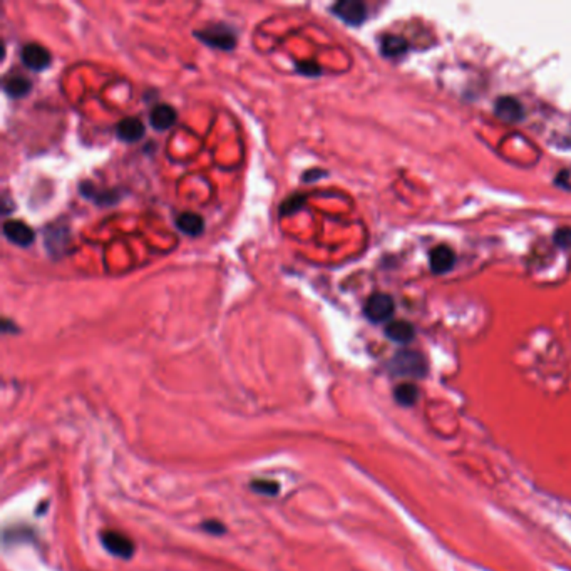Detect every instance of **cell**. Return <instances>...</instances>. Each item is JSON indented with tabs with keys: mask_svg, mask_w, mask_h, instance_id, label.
<instances>
[{
	"mask_svg": "<svg viewBox=\"0 0 571 571\" xmlns=\"http://www.w3.org/2000/svg\"><path fill=\"white\" fill-rule=\"evenodd\" d=\"M194 36L206 46L220 51H231L236 46V34L230 26H223V23L203 28L201 32H197Z\"/></svg>",
	"mask_w": 571,
	"mask_h": 571,
	"instance_id": "cell-1",
	"label": "cell"
},
{
	"mask_svg": "<svg viewBox=\"0 0 571 571\" xmlns=\"http://www.w3.org/2000/svg\"><path fill=\"white\" fill-rule=\"evenodd\" d=\"M390 370L404 377H422L426 374V362L417 352H399L390 362Z\"/></svg>",
	"mask_w": 571,
	"mask_h": 571,
	"instance_id": "cell-2",
	"label": "cell"
},
{
	"mask_svg": "<svg viewBox=\"0 0 571 571\" xmlns=\"http://www.w3.org/2000/svg\"><path fill=\"white\" fill-rule=\"evenodd\" d=\"M394 300L385 293H375L365 303V317L375 323L385 322L394 313Z\"/></svg>",
	"mask_w": 571,
	"mask_h": 571,
	"instance_id": "cell-3",
	"label": "cell"
},
{
	"mask_svg": "<svg viewBox=\"0 0 571 571\" xmlns=\"http://www.w3.org/2000/svg\"><path fill=\"white\" fill-rule=\"evenodd\" d=\"M332 12L349 26H360L367 19V7L359 0H342L332 7Z\"/></svg>",
	"mask_w": 571,
	"mask_h": 571,
	"instance_id": "cell-4",
	"label": "cell"
},
{
	"mask_svg": "<svg viewBox=\"0 0 571 571\" xmlns=\"http://www.w3.org/2000/svg\"><path fill=\"white\" fill-rule=\"evenodd\" d=\"M101 541L109 553L119 558L130 560L135 555V545L126 535L117 531H104L101 535Z\"/></svg>",
	"mask_w": 571,
	"mask_h": 571,
	"instance_id": "cell-5",
	"label": "cell"
},
{
	"mask_svg": "<svg viewBox=\"0 0 571 571\" xmlns=\"http://www.w3.org/2000/svg\"><path fill=\"white\" fill-rule=\"evenodd\" d=\"M23 66L32 70H44L51 66V54L39 44H27L21 52Z\"/></svg>",
	"mask_w": 571,
	"mask_h": 571,
	"instance_id": "cell-6",
	"label": "cell"
},
{
	"mask_svg": "<svg viewBox=\"0 0 571 571\" xmlns=\"http://www.w3.org/2000/svg\"><path fill=\"white\" fill-rule=\"evenodd\" d=\"M4 235H6L9 241H12L14 245L19 246L32 245L36 238V233L31 226H27L26 223L16 220L4 223Z\"/></svg>",
	"mask_w": 571,
	"mask_h": 571,
	"instance_id": "cell-7",
	"label": "cell"
},
{
	"mask_svg": "<svg viewBox=\"0 0 571 571\" xmlns=\"http://www.w3.org/2000/svg\"><path fill=\"white\" fill-rule=\"evenodd\" d=\"M176 122V111L169 104H158L151 109L150 112V125L154 127L156 131H166L169 130Z\"/></svg>",
	"mask_w": 571,
	"mask_h": 571,
	"instance_id": "cell-8",
	"label": "cell"
},
{
	"mask_svg": "<svg viewBox=\"0 0 571 571\" xmlns=\"http://www.w3.org/2000/svg\"><path fill=\"white\" fill-rule=\"evenodd\" d=\"M429 261H431V268L434 270L436 273H446L454 266L456 255L449 246L441 245L436 246V248L431 251Z\"/></svg>",
	"mask_w": 571,
	"mask_h": 571,
	"instance_id": "cell-9",
	"label": "cell"
},
{
	"mask_svg": "<svg viewBox=\"0 0 571 571\" xmlns=\"http://www.w3.org/2000/svg\"><path fill=\"white\" fill-rule=\"evenodd\" d=\"M117 137L126 142H136L145 136V125L137 117H126L116 127Z\"/></svg>",
	"mask_w": 571,
	"mask_h": 571,
	"instance_id": "cell-10",
	"label": "cell"
},
{
	"mask_svg": "<svg viewBox=\"0 0 571 571\" xmlns=\"http://www.w3.org/2000/svg\"><path fill=\"white\" fill-rule=\"evenodd\" d=\"M496 114L499 117L503 119V121L506 122H516L520 121L523 117V106L520 104V101H516L515 98H501L496 101Z\"/></svg>",
	"mask_w": 571,
	"mask_h": 571,
	"instance_id": "cell-11",
	"label": "cell"
},
{
	"mask_svg": "<svg viewBox=\"0 0 571 571\" xmlns=\"http://www.w3.org/2000/svg\"><path fill=\"white\" fill-rule=\"evenodd\" d=\"M414 327L411 323L406 320H396L390 322L387 327H385V335L389 337L390 340L399 342V344H407L414 339Z\"/></svg>",
	"mask_w": 571,
	"mask_h": 571,
	"instance_id": "cell-12",
	"label": "cell"
},
{
	"mask_svg": "<svg viewBox=\"0 0 571 571\" xmlns=\"http://www.w3.org/2000/svg\"><path fill=\"white\" fill-rule=\"evenodd\" d=\"M176 226H178V230L183 231L184 235L198 236L203 233L204 221L201 216L197 215V213H182V215L176 218Z\"/></svg>",
	"mask_w": 571,
	"mask_h": 571,
	"instance_id": "cell-13",
	"label": "cell"
},
{
	"mask_svg": "<svg viewBox=\"0 0 571 571\" xmlns=\"http://www.w3.org/2000/svg\"><path fill=\"white\" fill-rule=\"evenodd\" d=\"M31 83L26 78H21V75H16V78H9L6 83H4V91L9 94L11 98H22L28 94L31 91Z\"/></svg>",
	"mask_w": 571,
	"mask_h": 571,
	"instance_id": "cell-14",
	"label": "cell"
},
{
	"mask_svg": "<svg viewBox=\"0 0 571 571\" xmlns=\"http://www.w3.org/2000/svg\"><path fill=\"white\" fill-rule=\"evenodd\" d=\"M382 52L389 57H396L401 56L407 51V42L402 39V37L396 36H385L382 39Z\"/></svg>",
	"mask_w": 571,
	"mask_h": 571,
	"instance_id": "cell-15",
	"label": "cell"
},
{
	"mask_svg": "<svg viewBox=\"0 0 571 571\" xmlns=\"http://www.w3.org/2000/svg\"><path fill=\"white\" fill-rule=\"evenodd\" d=\"M394 397L402 406H412L417 401L419 390L414 384H401L394 390Z\"/></svg>",
	"mask_w": 571,
	"mask_h": 571,
	"instance_id": "cell-16",
	"label": "cell"
},
{
	"mask_svg": "<svg viewBox=\"0 0 571 571\" xmlns=\"http://www.w3.org/2000/svg\"><path fill=\"white\" fill-rule=\"evenodd\" d=\"M251 489L255 493L263 494V496H277L280 491V486L277 481H268V479H256L250 484Z\"/></svg>",
	"mask_w": 571,
	"mask_h": 571,
	"instance_id": "cell-17",
	"label": "cell"
},
{
	"mask_svg": "<svg viewBox=\"0 0 571 571\" xmlns=\"http://www.w3.org/2000/svg\"><path fill=\"white\" fill-rule=\"evenodd\" d=\"M201 530L209 533V535H223V533L226 531L225 525H221L220 521H215V520H209V521H204L201 525Z\"/></svg>",
	"mask_w": 571,
	"mask_h": 571,
	"instance_id": "cell-18",
	"label": "cell"
},
{
	"mask_svg": "<svg viewBox=\"0 0 571 571\" xmlns=\"http://www.w3.org/2000/svg\"><path fill=\"white\" fill-rule=\"evenodd\" d=\"M303 201H305V198H303V197H297V198L288 199V201L283 204V208H280V213H285V215H287V213L297 211V209L303 204Z\"/></svg>",
	"mask_w": 571,
	"mask_h": 571,
	"instance_id": "cell-19",
	"label": "cell"
},
{
	"mask_svg": "<svg viewBox=\"0 0 571 571\" xmlns=\"http://www.w3.org/2000/svg\"><path fill=\"white\" fill-rule=\"evenodd\" d=\"M555 241L560 246H570L571 245V231L570 230H560L555 235Z\"/></svg>",
	"mask_w": 571,
	"mask_h": 571,
	"instance_id": "cell-20",
	"label": "cell"
},
{
	"mask_svg": "<svg viewBox=\"0 0 571 571\" xmlns=\"http://www.w3.org/2000/svg\"><path fill=\"white\" fill-rule=\"evenodd\" d=\"M298 70H300V73H302V74H307V75H317V74H320V69H318L315 64H308V63L300 64V66H298Z\"/></svg>",
	"mask_w": 571,
	"mask_h": 571,
	"instance_id": "cell-21",
	"label": "cell"
}]
</instances>
